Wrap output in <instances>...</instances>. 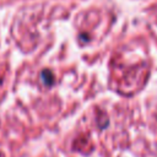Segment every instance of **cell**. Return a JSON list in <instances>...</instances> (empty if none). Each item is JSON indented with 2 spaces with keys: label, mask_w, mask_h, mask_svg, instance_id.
Masks as SVG:
<instances>
[{
  "label": "cell",
  "mask_w": 157,
  "mask_h": 157,
  "mask_svg": "<svg viewBox=\"0 0 157 157\" xmlns=\"http://www.w3.org/2000/svg\"><path fill=\"white\" fill-rule=\"evenodd\" d=\"M42 80H43V82L47 86L53 85V82H54V75H53V72L50 70H43L42 71Z\"/></svg>",
  "instance_id": "1"
}]
</instances>
